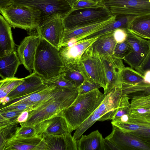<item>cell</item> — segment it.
<instances>
[{
    "instance_id": "4fadbf2b",
    "label": "cell",
    "mask_w": 150,
    "mask_h": 150,
    "mask_svg": "<svg viewBox=\"0 0 150 150\" xmlns=\"http://www.w3.org/2000/svg\"><path fill=\"white\" fill-rule=\"evenodd\" d=\"M117 16V15H113L110 18L103 21L71 29L64 30L59 48L65 45L71 44L82 40L87 36L114 21Z\"/></svg>"
},
{
    "instance_id": "8fae6325",
    "label": "cell",
    "mask_w": 150,
    "mask_h": 150,
    "mask_svg": "<svg viewBox=\"0 0 150 150\" xmlns=\"http://www.w3.org/2000/svg\"><path fill=\"white\" fill-rule=\"evenodd\" d=\"M127 31L126 40L131 45L133 50L123 59L135 69L143 63L150 52V40L140 37L129 29Z\"/></svg>"
},
{
    "instance_id": "7c38bea8",
    "label": "cell",
    "mask_w": 150,
    "mask_h": 150,
    "mask_svg": "<svg viewBox=\"0 0 150 150\" xmlns=\"http://www.w3.org/2000/svg\"><path fill=\"white\" fill-rule=\"evenodd\" d=\"M112 126V132L105 138L115 144L120 150H150V144L123 132L115 126Z\"/></svg>"
},
{
    "instance_id": "e575fe53",
    "label": "cell",
    "mask_w": 150,
    "mask_h": 150,
    "mask_svg": "<svg viewBox=\"0 0 150 150\" xmlns=\"http://www.w3.org/2000/svg\"><path fill=\"white\" fill-rule=\"evenodd\" d=\"M43 82L47 87H76L72 83L64 79L60 74L49 79L43 80Z\"/></svg>"
},
{
    "instance_id": "b9f144b4",
    "label": "cell",
    "mask_w": 150,
    "mask_h": 150,
    "mask_svg": "<svg viewBox=\"0 0 150 150\" xmlns=\"http://www.w3.org/2000/svg\"><path fill=\"white\" fill-rule=\"evenodd\" d=\"M127 29L118 28L113 31V37L117 43L122 42L126 40L127 37Z\"/></svg>"
},
{
    "instance_id": "74e56055",
    "label": "cell",
    "mask_w": 150,
    "mask_h": 150,
    "mask_svg": "<svg viewBox=\"0 0 150 150\" xmlns=\"http://www.w3.org/2000/svg\"><path fill=\"white\" fill-rule=\"evenodd\" d=\"M103 6L100 2L91 0H77L73 5L71 11L83 9L96 8Z\"/></svg>"
},
{
    "instance_id": "d4e9b609",
    "label": "cell",
    "mask_w": 150,
    "mask_h": 150,
    "mask_svg": "<svg viewBox=\"0 0 150 150\" xmlns=\"http://www.w3.org/2000/svg\"><path fill=\"white\" fill-rule=\"evenodd\" d=\"M104 138L97 130L76 140L78 150H105Z\"/></svg>"
},
{
    "instance_id": "60d3db41",
    "label": "cell",
    "mask_w": 150,
    "mask_h": 150,
    "mask_svg": "<svg viewBox=\"0 0 150 150\" xmlns=\"http://www.w3.org/2000/svg\"><path fill=\"white\" fill-rule=\"evenodd\" d=\"M129 133L143 141L150 144V128H146Z\"/></svg>"
},
{
    "instance_id": "277c9868",
    "label": "cell",
    "mask_w": 150,
    "mask_h": 150,
    "mask_svg": "<svg viewBox=\"0 0 150 150\" xmlns=\"http://www.w3.org/2000/svg\"><path fill=\"white\" fill-rule=\"evenodd\" d=\"M0 11L13 28L27 31L36 30L41 21V12L33 7L7 4H0Z\"/></svg>"
},
{
    "instance_id": "f35d334b",
    "label": "cell",
    "mask_w": 150,
    "mask_h": 150,
    "mask_svg": "<svg viewBox=\"0 0 150 150\" xmlns=\"http://www.w3.org/2000/svg\"><path fill=\"white\" fill-rule=\"evenodd\" d=\"M100 87V85L97 83L84 79L83 83L78 87L79 95L87 93Z\"/></svg>"
},
{
    "instance_id": "ab89813d",
    "label": "cell",
    "mask_w": 150,
    "mask_h": 150,
    "mask_svg": "<svg viewBox=\"0 0 150 150\" xmlns=\"http://www.w3.org/2000/svg\"><path fill=\"white\" fill-rule=\"evenodd\" d=\"M37 135L35 126L17 127L15 136L25 137H30Z\"/></svg>"
},
{
    "instance_id": "f1b7e54d",
    "label": "cell",
    "mask_w": 150,
    "mask_h": 150,
    "mask_svg": "<svg viewBox=\"0 0 150 150\" xmlns=\"http://www.w3.org/2000/svg\"><path fill=\"white\" fill-rule=\"evenodd\" d=\"M112 124L117 126L124 132H129L150 128V119L136 117L130 114L127 123H113Z\"/></svg>"
},
{
    "instance_id": "2e32d148",
    "label": "cell",
    "mask_w": 150,
    "mask_h": 150,
    "mask_svg": "<svg viewBox=\"0 0 150 150\" xmlns=\"http://www.w3.org/2000/svg\"><path fill=\"white\" fill-rule=\"evenodd\" d=\"M40 38L38 34L27 36L18 47L17 54L21 64L30 74L34 70L35 54Z\"/></svg>"
},
{
    "instance_id": "4316f807",
    "label": "cell",
    "mask_w": 150,
    "mask_h": 150,
    "mask_svg": "<svg viewBox=\"0 0 150 150\" xmlns=\"http://www.w3.org/2000/svg\"><path fill=\"white\" fill-rule=\"evenodd\" d=\"M129 29L140 37L150 40V14L136 16Z\"/></svg>"
},
{
    "instance_id": "d6986e66",
    "label": "cell",
    "mask_w": 150,
    "mask_h": 150,
    "mask_svg": "<svg viewBox=\"0 0 150 150\" xmlns=\"http://www.w3.org/2000/svg\"><path fill=\"white\" fill-rule=\"evenodd\" d=\"M63 88L47 87L40 91L12 100L5 105L25 103L29 106L32 110L39 105L57 95Z\"/></svg>"
},
{
    "instance_id": "44dd1931",
    "label": "cell",
    "mask_w": 150,
    "mask_h": 150,
    "mask_svg": "<svg viewBox=\"0 0 150 150\" xmlns=\"http://www.w3.org/2000/svg\"><path fill=\"white\" fill-rule=\"evenodd\" d=\"M23 78V82L7 96L10 98V101L47 87L44 84L43 79L35 72Z\"/></svg>"
},
{
    "instance_id": "f6af8a7d",
    "label": "cell",
    "mask_w": 150,
    "mask_h": 150,
    "mask_svg": "<svg viewBox=\"0 0 150 150\" xmlns=\"http://www.w3.org/2000/svg\"><path fill=\"white\" fill-rule=\"evenodd\" d=\"M104 144L105 150H120L115 144L108 139H104Z\"/></svg>"
},
{
    "instance_id": "4dcf8cb0",
    "label": "cell",
    "mask_w": 150,
    "mask_h": 150,
    "mask_svg": "<svg viewBox=\"0 0 150 150\" xmlns=\"http://www.w3.org/2000/svg\"><path fill=\"white\" fill-rule=\"evenodd\" d=\"M60 74L76 87H79L84 80L83 76L79 69L78 65L65 66Z\"/></svg>"
},
{
    "instance_id": "f907efd6",
    "label": "cell",
    "mask_w": 150,
    "mask_h": 150,
    "mask_svg": "<svg viewBox=\"0 0 150 150\" xmlns=\"http://www.w3.org/2000/svg\"><path fill=\"white\" fill-rule=\"evenodd\" d=\"M95 1L100 2L101 0H91Z\"/></svg>"
},
{
    "instance_id": "7bdbcfd3",
    "label": "cell",
    "mask_w": 150,
    "mask_h": 150,
    "mask_svg": "<svg viewBox=\"0 0 150 150\" xmlns=\"http://www.w3.org/2000/svg\"><path fill=\"white\" fill-rule=\"evenodd\" d=\"M130 115L136 117L150 119V108L132 109Z\"/></svg>"
},
{
    "instance_id": "3957f363",
    "label": "cell",
    "mask_w": 150,
    "mask_h": 150,
    "mask_svg": "<svg viewBox=\"0 0 150 150\" xmlns=\"http://www.w3.org/2000/svg\"><path fill=\"white\" fill-rule=\"evenodd\" d=\"M64 67L59 50L40 37L35 54L33 72L43 80H47L60 75Z\"/></svg>"
},
{
    "instance_id": "681fc988",
    "label": "cell",
    "mask_w": 150,
    "mask_h": 150,
    "mask_svg": "<svg viewBox=\"0 0 150 150\" xmlns=\"http://www.w3.org/2000/svg\"><path fill=\"white\" fill-rule=\"evenodd\" d=\"M77 0H68L70 4L72 6V8L74 4Z\"/></svg>"
},
{
    "instance_id": "ba28073f",
    "label": "cell",
    "mask_w": 150,
    "mask_h": 150,
    "mask_svg": "<svg viewBox=\"0 0 150 150\" xmlns=\"http://www.w3.org/2000/svg\"><path fill=\"white\" fill-rule=\"evenodd\" d=\"M100 3L113 15L150 14V0H101Z\"/></svg>"
},
{
    "instance_id": "6da1fadb",
    "label": "cell",
    "mask_w": 150,
    "mask_h": 150,
    "mask_svg": "<svg viewBox=\"0 0 150 150\" xmlns=\"http://www.w3.org/2000/svg\"><path fill=\"white\" fill-rule=\"evenodd\" d=\"M78 95V87L63 88L57 95L30 111L27 120L20 123L21 126H33L60 115L72 103Z\"/></svg>"
},
{
    "instance_id": "7a4b0ae2",
    "label": "cell",
    "mask_w": 150,
    "mask_h": 150,
    "mask_svg": "<svg viewBox=\"0 0 150 150\" xmlns=\"http://www.w3.org/2000/svg\"><path fill=\"white\" fill-rule=\"evenodd\" d=\"M106 95L96 89L78 95L72 103L62 111V115L72 131L90 116L101 103Z\"/></svg>"
},
{
    "instance_id": "30bf717a",
    "label": "cell",
    "mask_w": 150,
    "mask_h": 150,
    "mask_svg": "<svg viewBox=\"0 0 150 150\" xmlns=\"http://www.w3.org/2000/svg\"><path fill=\"white\" fill-rule=\"evenodd\" d=\"M84 79L99 84L105 91L106 79L104 67L101 59L84 53L78 65Z\"/></svg>"
},
{
    "instance_id": "cb8c5ba5",
    "label": "cell",
    "mask_w": 150,
    "mask_h": 150,
    "mask_svg": "<svg viewBox=\"0 0 150 150\" xmlns=\"http://www.w3.org/2000/svg\"><path fill=\"white\" fill-rule=\"evenodd\" d=\"M21 64L15 51L0 57V76L2 79L14 78L18 67Z\"/></svg>"
},
{
    "instance_id": "9c48e42d",
    "label": "cell",
    "mask_w": 150,
    "mask_h": 150,
    "mask_svg": "<svg viewBox=\"0 0 150 150\" xmlns=\"http://www.w3.org/2000/svg\"><path fill=\"white\" fill-rule=\"evenodd\" d=\"M63 17L53 14L42 20L36 30L40 36L59 49L64 30Z\"/></svg>"
},
{
    "instance_id": "8d00e7d4",
    "label": "cell",
    "mask_w": 150,
    "mask_h": 150,
    "mask_svg": "<svg viewBox=\"0 0 150 150\" xmlns=\"http://www.w3.org/2000/svg\"><path fill=\"white\" fill-rule=\"evenodd\" d=\"M17 124L10 125L0 128V149L2 147L7 140L15 135Z\"/></svg>"
},
{
    "instance_id": "5bb4252c",
    "label": "cell",
    "mask_w": 150,
    "mask_h": 150,
    "mask_svg": "<svg viewBox=\"0 0 150 150\" xmlns=\"http://www.w3.org/2000/svg\"><path fill=\"white\" fill-rule=\"evenodd\" d=\"M98 37L83 40L61 47L59 53L65 66L78 65L85 51Z\"/></svg>"
},
{
    "instance_id": "ee69618b",
    "label": "cell",
    "mask_w": 150,
    "mask_h": 150,
    "mask_svg": "<svg viewBox=\"0 0 150 150\" xmlns=\"http://www.w3.org/2000/svg\"><path fill=\"white\" fill-rule=\"evenodd\" d=\"M135 70L144 76L146 71L150 70V52L143 63Z\"/></svg>"
},
{
    "instance_id": "d590c367",
    "label": "cell",
    "mask_w": 150,
    "mask_h": 150,
    "mask_svg": "<svg viewBox=\"0 0 150 150\" xmlns=\"http://www.w3.org/2000/svg\"><path fill=\"white\" fill-rule=\"evenodd\" d=\"M132 50L131 45L126 40L122 42L117 43L113 55L116 58L123 59Z\"/></svg>"
},
{
    "instance_id": "83f0119b",
    "label": "cell",
    "mask_w": 150,
    "mask_h": 150,
    "mask_svg": "<svg viewBox=\"0 0 150 150\" xmlns=\"http://www.w3.org/2000/svg\"><path fill=\"white\" fill-rule=\"evenodd\" d=\"M130 99L127 94L122 95L119 100L111 123H127L131 112Z\"/></svg>"
},
{
    "instance_id": "ac0fdd59",
    "label": "cell",
    "mask_w": 150,
    "mask_h": 150,
    "mask_svg": "<svg viewBox=\"0 0 150 150\" xmlns=\"http://www.w3.org/2000/svg\"><path fill=\"white\" fill-rule=\"evenodd\" d=\"M35 126L37 135L43 137L51 135L71 133L73 131L62 115L42 121Z\"/></svg>"
},
{
    "instance_id": "52a82bcc",
    "label": "cell",
    "mask_w": 150,
    "mask_h": 150,
    "mask_svg": "<svg viewBox=\"0 0 150 150\" xmlns=\"http://www.w3.org/2000/svg\"><path fill=\"white\" fill-rule=\"evenodd\" d=\"M0 4L36 8L41 12V21L53 14H59L64 18L72 10L68 0H0Z\"/></svg>"
},
{
    "instance_id": "8992f818",
    "label": "cell",
    "mask_w": 150,
    "mask_h": 150,
    "mask_svg": "<svg viewBox=\"0 0 150 150\" xmlns=\"http://www.w3.org/2000/svg\"><path fill=\"white\" fill-rule=\"evenodd\" d=\"M113 16L104 6L71 11L63 18L64 30L71 29L103 21Z\"/></svg>"
},
{
    "instance_id": "5b68a950",
    "label": "cell",
    "mask_w": 150,
    "mask_h": 150,
    "mask_svg": "<svg viewBox=\"0 0 150 150\" xmlns=\"http://www.w3.org/2000/svg\"><path fill=\"white\" fill-rule=\"evenodd\" d=\"M122 95L121 89L115 87L108 94L100 104L90 116L75 130L73 137L76 141L97 121L111 120L114 115L120 99Z\"/></svg>"
},
{
    "instance_id": "7402d4cb",
    "label": "cell",
    "mask_w": 150,
    "mask_h": 150,
    "mask_svg": "<svg viewBox=\"0 0 150 150\" xmlns=\"http://www.w3.org/2000/svg\"><path fill=\"white\" fill-rule=\"evenodd\" d=\"M44 138L47 144L46 150H78L76 141L71 133L48 136Z\"/></svg>"
},
{
    "instance_id": "bcb514c9",
    "label": "cell",
    "mask_w": 150,
    "mask_h": 150,
    "mask_svg": "<svg viewBox=\"0 0 150 150\" xmlns=\"http://www.w3.org/2000/svg\"><path fill=\"white\" fill-rule=\"evenodd\" d=\"M29 112L27 110L23 111L18 117L17 122L20 124L26 122L28 118Z\"/></svg>"
},
{
    "instance_id": "c3c4849f",
    "label": "cell",
    "mask_w": 150,
    "mask_h": 150,
    "mask_svg": "<svg viewBox=\"0 0 150 150\" xmlns=\"http://www.w3.org/2000/svg\"><path fill=\"white\" fill-rule=\"evenodd\" d=\"M145 81L148 83L150 84V70L146 71L144 75Z\"/></svg>"
},
{
    "instance_id": "9a60e30c",
    "label": "cell",
    "mask_w": 150,
    "mask_h": 150,
    "mask_svg": "<svg viewBox=\"0 0 150 150\" xmlns=\"http://www.w3.org/2000/svg\"><path fill=\"white\" fill-rule=\"evenodd\" d=\"M99 58L103 63L106 77V88L104 93L108 94L115 87L121 88L120 75L122 69L125 67L122 59L114 55Z\"/></svg>"
},
{
    "instance_id": "d6a6232c",
    "label": "cell",
    "mask_w": 150,
    "mask_h": 150,
    "mask_svg": "<svg viewBox=\"0 0 150 150\" xmlns=\"http://www.w3.org/2000/svg\"><path fill=\"white\" fill-rule=\"evenodd\" d=\"M23 78L14 77L1 79L0 81V98L7 96L23 81Z\"/></svg>"
},
{
    "instance_id": "ffe728a7",
    "label": "cell",
    "mask_w": 150,
    "mask_h": 150,
    "mask_svg": "<svg viewBox=\"0 0 150 150\" xmlns=\"http://www.w3.org/2000/svg\"><path fill=\"white\" fill-rule=\"evenodd\" d=\"M113 32L99 37L84 53L98 57L113 56V52L117 42L114 38Z\"/></svg>"
},
{
    "instance_id": "e0dca14e",
    "label": "cell",
    "mask_w": 150,
    "mask_h": 150,
    "mask_svg": "<svg viewBox=\"0 0 150 150\" xmlns=\"http://www.w3.org/2000/svg\"><path fill=\"white\" fill-rule=\"evenodd\" d=\"M47 144L44 139L37 135L30 137L14 135L6 141L0 150H45Z\"/></svg>"
},
{
    "instance_id": "1f68e13d",
    "label": "cell",
    "mask_w": 150,
    "mask_h": 150,
    "mask_svg": "<svg viewBox=\"0 0 150 150\" xmlns=\"http://www.w3.org/2000/svg\"><path fill=\"white\" fill-rule=\"evenodd\" d=\"M132 100L131 110L138 108H150V91L128 95Z\"/></svg>"
},
{
    "instance_id": "f546056e",
    "label": "cell",
    "mask_w": 150,
    "mask_h": 150,
    "mask_svg": "<svg viewBox=\"0 0 150 150\" xmlns=\"http://www.w3.org/2000/svg\"><path fill=\"white\" fill-rule=\"evenodd\" d=\"M120 79L122 85H136L147 83L145 81L144 76L131 67H125L122 69Z\"/></svg>"
},
{
    "instance_id": "7dc6e473",
    "label": "cell",
    "mask_w": 150,
    "mask_h": 150,
    "mask_svg": "<svg viewBox=\"0 0 150 150\" xmlns=\"http://www.w3.org/2000/svg\"><path fill=\"white\" fill-rule=\"evenodd\" d=\"M10 98L8 96H7L3 98H0L1 106L5 105L7 103L10 101Z\"/></svg>"
},
{
    "instance_id": "836d02e7",
    "label": "cell",
    "mask_w": 150,
    "mask_h": 150,
    "mask_svg": "<svg viewBox=\"0 0 150 150\" xmlns=\"http://www.w3.org/2000/svg\"><path fill=\"white\" fill-rule=\"evenodd\" d=\"M23 111L10 110L0 113V128L13 124H18L16 120Z\"/></svg>"
},
{
    "instance_id": "484cf974",
    "label": "cell",
    "mask_w": 150,
    "mask_h": 150,
    "mask_svg": "<svg viewBox=\"0 0 150 150\" xmlns=\"http://www.w3.org/2000/svg\"><path fill=\"white\" fill-rule=\"evenodd\" d=\"M136 16L135 15L130 14L117 16L114 21L87 36L82 40L99 37L118 28L129 29L131 24Z\"/></svg>"
},
{
    "instance_id": "603a6c76",
    "label": "cell",
    "mask_w": 150,
    "mask_h": 150,
    "mask_svg": "<svg viewBox=\"0 0 150 150\" xmlns=\"http://www.w3.org/2000/svg\"><path fill=\"white\" fill-rule=\"evenodd\" d=\"M0 22V57L15 51V44L12 36L11 26L1 15Z\"/></svg>"
}]
</instances>
